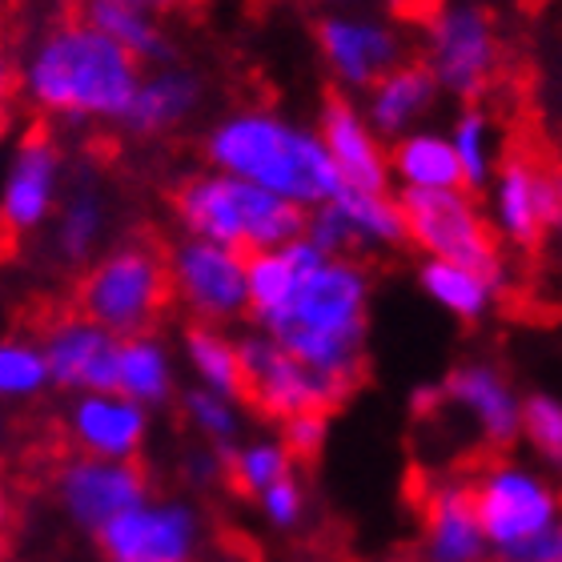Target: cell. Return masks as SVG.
<instances>
[{
  "label": "cell",
  "instance_id": "9c48e42d",
  "mask_svg": "<svg viewBox=\"0 0 562 562\" xmlns=\"http://www.w3.org/2000/svg\"><path fill=\"white\" fill-rule=\"evenodd\" d=\"M165 278L169 297L198 317V326H225L246 314V254L237 249L186 237L165 261Z\"/></svg>",
  "mask_w": 562,
  "mask_h": 562
},
{
  "label": "cell",
  "instance_id": "83f0119b",
  "mask_svg": "<svg viewBox=\"0 0 562 562\" xmlns=\"http://www.w3.org/2000/svg\"><path fill=\"white\" fill-rule=\"evenodd\" d=\"M109 205L97 181H81L53 213V249L69 266H89L105 241Z\"/></svg>",
  "mask_w": 562,
  "mask_h": 562
},
{
  "label": "cell",
  "instance_id": "4316f807",
  "mask_svg": "<svg viewBox=\"0 0 562 562\" xmlns=\"http://www.w3.org/2000/svg\"><path fill=\"white\" fill-rule=\"evenodd\" d=\"M117 394H125L130 402L153 411L165 406L177 390V366L173 353L157 334H137V338H121L117 346Z\"/></svg>",
  "mask_w": 562,
  "mask_h": 562
},
{
  "label": "cell",
  "instance_id": "ba28073f",
  "mask_svg": "<svg viewBox=\"0 0 562 562\" xmlns=\"http://www.w3.org/2000/svg\"><path fill=\"white\" fill-rule=\"evenodd\" d=\"M442 93L479 101L503 69V45L491 12L479 4H442L426 24V60Z\"/></svg>",
  "mask_w": 562,
  "mask_h": 562
},
{
  "label": "cell",
  "instance_id": "d4e9b609",
  "mask_svg": "<svg viewBox=\"0 0 562 562\" xmlns=\"http://www.w3.org/2000/svg\"><path fill=\"white\" fill-rule=\"evenodd\" d=\"M418 285L442 314L458 317V322H479V317H486L494 310L498 293L506 290V278L503 273L454 266V261L426 258L418 266Z\"/></svg>",
  "mask_w": 562,
  "mask_h": 562
},
{
  "label": "cell",
  "instance_id": "7c38bea8",
  "mask_svg": "<svg viewBox=\"0 0 562 562\" xmlns=\"http://www.w3.org/2000/svg\"><path fill=\"white\" fill-rule=\"evenodd\" d=\"M201 515L181 498H140L97 530L109 562H193L201 554Z\"/></svg>",
  "mask_w": 562,
  "mask_h": 562
},
{
  "label": "cell",
  "instance_id": "d590c367",
  "mask_svg": "<svg viewBox=\"0 0 562 562\" xmlns=\"http://www.w3.org/2000/svg\"><path fill=\"white\" fill-rule=\"evenodd\" d=\"M326 438H329V414H322V411L293 414V418L281 422V446L290 450V458L322 454Z\"/></svg>",
  "mask_w": 562,
  "mask_h": 562
},
{
  "label": "cell",
  "instance_id": "52a82bcc",
  "mask_svg": "<svg viewBox=\"0 0 562 562\" xmlns=\"http://www.w3.org/2000/svg\"><path fill=\"white\" fill-rule=\"evenodd\" d=\"M406 241L434 261H454L470 270L503 273V249L474 193L446 189V193H398Z\"/></svg>",
  "mask_w": 562,
  "mask_h": 562
},
{
  "label": "cell",
  "instance_id": "2e32d148",
  "mask_svg": "<svg viewBox=\"0 0 562 562\" xmlns=\"http://www.w3.org/2000/svg\"><path fill=\"white\" fill-rule=\"evenodd\" d=\"M438 406H450L470 422L479 442L491 450H506L518 442V418H522V398L515 382L494 362H462L454 366L446 382L438 386Z\"/></svg>",
  "mask_w": 562,
  "mask_h": 562
},
{
  "label": "cell",
  "instance_id": "44dd1931",
  "mask_svg": "<svg viewBox=\"0 0 562 562\" xmlns=\"http://www.w3.org/2000/svg\"><path fill=\"white\" fill-rule=\"evenodd\" d=\"M438 97L442 89L422 60H398L366 89L362 117L378 137H402V133L422 130V121L438 109Z\"/></svg>",
  "mask_w": 562,
  "mask_h": 562
},
{
  "label": "cell",
  "instance_id": "603a6c76",
  "mask_svg": "<svg viewBox=\"0 0 562 562\" xmlns=\"http://www.w3.org/2000/svg\"><path fill=\"white\" fill-rule=\"evenodd\" d=\"M201 105V77L181 69V65H157L140 72L137 93L125 113V130L137 137H161V133L186 125Z\"/></svg>",
  "mask_w": 562,
  "mask_h": 562
},
{
  "label": "cell",
  "instance_id": "1f68e13d",
  "mask_svg": "<svg viewBox=\"0 0 562 562\" xmlns=\"http://www.w3.org/2000/svg\"><path fill=\"white\" fill-rule=\"evenodd\" d=\"M48 390V370L41 341L33 338H0V398L29 402Z\"/></svg>",
  "mask_w": 562,
  "mask_h": 562
},
{
  "label": "cell",
  "instance_id": "5b68a950",
  "mask_svg": "<svg viewBox=\"0 0 562 562\" xmlns=\"http://www.w3.org/2000/svg\"><path fill=\"white\" fill-rule=\"evenodd\" d=\"M173 210L186 237L237 254L281 249L305 234V210L217 169L186 177L173 193Z\"/></svg>",
  "mask_w": 562,
  "mask_h": 562
},
{
  "label": "cell",
  "instance_id": "8d00e7d4",
  "mask_svg": "<svg viewBox=\"0 0 562 562\" xmlns=\"http://www.w3.org/2000/svg\"><path fill=\"white\" fill-rule=\"evenodd\" d=\"M217 470H222V462H217V450H205V454L189 458V474H193L198 482H210Z\"/></svg>",
  "mask_w": 562,
  "mask_h": 562
},
{
  "label": "cell",
  "instance_id": "f35d334b",
  "mask_svg": "<svg viewBox=\"0 0 562 562\" xmlns=\"http://www.w3.org/2000/svg\"><path fill=\"white\" fill-rule=\"evenodd\" d=\"M9 85H12V65L4 57V48H0V97H9Z\"/></svg>",
  "mask_w": 562,
  "mask_h": 562
},
{
  "label": "cell",
  "instance_id": "ffe728a7",
  "mask_svg": "<svg viewBox=\"0 0 562 562\" xmlns=\"http://www.w3.org/2000/svg\"><path fill=\"white\" fill-rule=\"evenodd\" d=\"M422 562H491L479 515L470 503V486L458 479L438 482L422 503Z\"/></svg>",
  "mask_w": 562,
  "mask_h": 562
},
{
  "label": "cell",
  "instance_id": "f546056e",
  "mask_svg": "<svg viewBox=\"0 0 562 562\" xmlns=\"http://www.w3.org/2000/svg\"><path fill=\"white\" fill-rule=\"evenodd\" d=\"M450 149H454L458 173H462V189L467 193H482L491 186L494 169H498V133L486 109L470 105L454 117V130L446 133Z\"/></svg>",
  "mask_w": 562,
  "mask_h": 562
},
{
  "label": "cell",
  "instance_id": "7a4b0ae2",
  "mask_svg": "<svg viewBox=\"0 0 562 562\" xmlns=\"http://www.w3.org/2000/svg\"><path fill=\"white\" fill-rule=\"evenodd\" d=\"M140 65L77 16L36 36L21 65V93L36 113L69 125H121L140 85Z\"/></svg>",
  "mask_w": 562,
  "mask_h": 562
},
{
  "label": "cell",
  "instance_id": "74e56055",
  "mask_svg": "<svg viewBox=\"0 0 562 562\" xmlns=\"http://www.w3.org/2000/svg\"><path fill=\"white\" fill-rule=\"evenodd\" d=\"M402 9L411 12V16H422V12H438L446 4V0H398Z\"/></svg>",
  "mask_w": 562,
  "mask_h": 562
},
{
  "label": "cell",
  "instance_id": "8fae6325",
  "mask_svg": "<svg viewBox=\"0 0 562 562\" xmlns=\"http://www.w3.org/2000/svg\"><path fill=\"white\" fill-rule=\"evenodd\" d=\"M491 229L510 246L530 249L562 225L559 169L527 153H510L491 177Z\"/></svg>",
  "mask_w": 562,
  "mask_h": 562
},
{
  "label": "cell",
  "instance_id": "6da1fadb",
  "mask_svg": "<svg viewBox=\"0 0 562 562\" xmlns=\"http://www.w3.org/2000/svg\"><path fill=\"white\" fill-rule=\"evenodd\" d=\"M370 273L353 258H326L302 237V270L290 293L258 317L266 338L314 374L353 390L370 338Z\"/></svg>",
  "mask_w": 562,
  "mask_h": 562
},
{
  "label": "cell",
  "instance_id": "9a60e30c",
  "mask_svg": "<svg viewBox=\"0 0 562 562\" xmlns=\"http://www.w3.org/2000/svg\"><path fill=\"white\" fill-rule=\"evenodd\" d=\"M317 53L341 89L366 93L382 72L402 60V36L374 16L334 12L317 24Z\"/></svg>",
  "mask_w": 562,
  "mask_h": 562
},
{
  "label": "cell",
  "instance_id": "f1b7e54d",
  "mask_svg": "<svg viewBox=\"0 0 562 562\" xmlns=\"http://www.w3.org/2000/svg\"><path fill=\"white\" fill-rule=\"evenodd\" d=\"M186 362L198 378L201 390L225 394V398H241V353L237 341L222 326H193L186 334Z\"/></svg>",
  "mask_w": 562,
  "mask_h": 562
},
{
  "label": "cell",
  "instance_id": "836d02e7",
  "mask_svg": "<svg viewBox=\"0 0 562 562\" xmlns=\"http://www.w3.org/2000/svg\"><path fill=\"white\" fill-rule=\"evenodd\" d=\"M518 434L535 446V454L542 462H559L562 458V402L554 394H530L522 398V418H518Z\"/></svg>",
  "mask_w": 562,
  "mask_h": 562
},
{
  "label": "cell",
  "instance_id": "3957f363",
  "mask_svg": "<svg viewBox=\"0 0 562 562\" xmlns=\"http://www.w3.org/2000/svg\"><path fill=\"white\" fill-rule=\"evenodd\" d=\"M205 157L217 173L249 181L305 213L338 198L341 189L317 130L261 105L237 109L217 121L205 137Z\"/></svg>",
  "mask_w": 562,
  "mask_h": 562
},
{
  "label": "cell",
  "instance_id": "d6986e66",
  "mask_svg": "<svg viewBox=\"0 0 562 562\" xmlns=\"http://www.w3.org/2000/svg\"><path fill=\"white\" fill-rule=\"evenodd\" d=\"M317 137L326 145L329 165H334L341 189H374V193L390 189L386 145L366 125L362 109L353 105V101L329 97L326 105H322Z\"/></svg>",
  "mask_w": 562,
  "mask_h": 562
},
{
  "label": "cell",
  "instance_id": "b9f144b4",
  "mask_svg": "<svg viewBox=\"0 0 562 562\" xmlns=\"http://www.w3.org/2000/svg\"><path fill=\"white\" fill-rule=\"evenodd\" d=\"M0 442H4V414H0Z\"/></svg>",
  "mask_w": 562,
  "mask_h": 562
},
{
  "label": "cell",
  "instance_id": "cb8c5ba5",
  "mask_svg": "<svg viewBox=\"0 0 562 562\" xmlns=\"http://www.w3.org/2000/svg\"><path fill=\"white\" fill-rule=\"evenodd\" d=\"M390 181H398L402 193H446V189H462L454 149L446 133L434 130H411L394 137L386 149Z\"/></svg>",
  "mask_w": 562,
  "mask_h": 562
},
{
  "label": "cell",
  "instance_id": "ab89813d",
  "mask_svg": "<svg viewBox=\"0 0 562 562\" xmlns=\"http://www.w3.org/2000/svg\"><path fill=\"white\" fill-rule=\"evenodd\" d=\"M4 527H9V506H4V494H0V542H4Z\"/></svg>",
  "mask_w": 562,
  "mask_h": 562
},
{
  "label": "cell",
  "instance_id": "e575fe53",
  "mask_svg": "<svg viewBox=\"0 0 562 562\" xmlns=\"http://www.w3.org/2000/svg\"><path fill=\"white\" fill-rule=\"evenodd\" d=\"M258 503H261V515H266V522L278 530H290L297 527L305 518V491H302V482L293 479H281L273 482L270 491H261L258 494Z\"/></svg>",
  "mask_w": 562,
  "mask_h": 562
},
{
  "label": "cell",
  "instance_id": "8992f818",
  "mask_svg": "<svg viewBox=\"0 0 562 562\" xmlns=\"http://www.w3.org/2000/svg\"><path fill=\"white\" fill-rule=\"evenodd\" d=\"M77 302H81V314L109 329L113 338L153 334L165 302H169L165 258L149 241H121L109 254L89 261Z\"/></svg>",
  "mask_w": 562,
  "mask_h": 562
},
{
  "label": "cell",
  "instance_id": "4fadbf2b",
  "mask_svg": "<svg viewBox=\"0 0 562 562\" xmlns=\"http://www.w3.org/2000/svg\"><path fill=\"white\" fill-rule=\"evenodd\" d=\"M65 189V153L45 137H24L9 157L0 181V229L9 237L41 234L60 205Z\"/></svg>",
  "mask_w": 562,
  "mask_h": 562
},
{
  "label": "cell",
  "instance_id": "30bf717a",
  "mask_svg": "<svg viewBox=\"0 0 562 562\" xmlns=\"http://www.w3.org/2000/svg\"><path fill=\"white\" fill-rule=\"evenodd\" d=\"M237 353H241V394L278 422L310 411L329 414L350 398V390L314 374L266 334H249L246 341H237Z\"/></svg>",
  "mask_w": 562,
  "mask_h": 562
},
{
  "label": "cell",
  "instance_id": "e0dca14e",
  "mask_svg": "<svg viewBox=\"0 0 562 562\" xmlns=\"http://www.w3.org/2000/svg\"><path fill=\"white\" fill-rule=\"evenodd\" d=\"M117 346L121 338H113L109 329H101L85 314L57 317L41 338L48 386H60L69 394L113 390V382H117Z\"/></svg>",
  "mask_w": 562,
  "mask_h": 562
},
{
  "label": "cell",
  "instance_id": "7402d4cb",
  "mask_svg": "<svg viewBox=\"0 0 562 562\" xmlns=\"http://www.w3.org/2000/svg\"><path fill=\"white\" fill-rule=\"evenodd\" d=\"M169 0H81V21L125 48L140 69L165 65L173 45L161 29V9Z\"/></svg>",
  "mask_w": 562,
  "mask_h": 562
},
{
  "label": "cell",
  "instance_id": "4dcf8cb0",
  "mask_svg": "<svg viewBox=\"0 0 562 562\" xmlns=\"http://www.w3.org/2000/svg\"><path fill=\"white\" fill-rule=\"evenodd\" d=\"M229 479H234L237 491H246L258 498L261 491H270L273 482L290 479L293 474V458L290 450L281 446V438H249L229 454L225 462Z\"/></svg>",
  "mask_w": 562,
  "mask_h": 562
},
{
  "label": "cell",
  "instance_id": "277c9868",
  "mask_svg": "<svg viewBox=\"0 0 562 562\" xmlns=\"http://www.w3.org/2000/svg\"><path fill=\"white\" fill-rule=\"evenodd\" d=\"M467 486L494 562H562L559 491L539 467L503 458Z\"/></svg>",
  "mask_w": 562,
  "mask_h": 562
},
{
  "label": "cell",
  "instance_id": "60d3db41",
  "mask_svg": "<svg viewBox=\"0 0 562 562\" xmlns=\"http://www.w3.org/2000/svg\"><path fill=\"white\" fill-rule=\"evenodd\" d=\"M4 121H9V97H0V133H4Z\"/></svg>",
  "mask_w": 562,
  "mask_h": 562
},
{
  "label": "cell",
  "instance_id": "484cf974",
  "mask_svg": "<svg viewBox=\"0 0 562 562\" xmlns=\"http://www.w3.org/2000/svg\"><path fill=\"white\" fill-rule=\"evenodd\" d=\"M338 217L346 246L353 249H394L406 241V222H402L398 198H390V189H338V198L326 201Z\"/></svg>",
  "mask_w": 562,
  "mask_h": 562
},
{
  "label": "cell",
  "instance_id": "5bb4252c",
  "mask_svg": "<svg viewBox=\"0 0 562 562\" xmlns=\"http://www.w3.org/2000/svg\"><path fill=\"white\" fill-rule=\"evenodd\" d=\"M57 498L65 515L85 530L109 527L140 498H149V479L137 462H109V458H69L57 474Z\"/></svg>",
  "mask_w": 562,
  "mask_h": 562
},
{
  "label": "cell",
  "instance_id": "ac0fdd59",
  "mask_svg": "<svg viewBox=\"0 0 562 562\" xmlns=\"http://www.w3.org/2000/svg\"><path fill=\"white\" fill-rule=\"evenodd\" d=\"M65 430L85 458H109V462H137L149 442V411L130 402L117 390L97 394H72Z\"/></svg>",
  "mask_w": 562,
  "mask_h": 562
},
{
  "label": "cell",
  "instance_id": "d6a6232c",
  "mask_svg": "<svg viewBox=\"0 0 562 562\" xmlns=\"http://www.w3.org/2000/svg\"><path fill=\"white\" fill-rule=\"evenodd\" d=\"M181 406H186L189 426H193L213 450H229V446L241 438V406H237V398H225V394L193 386Z\"/></svg>",
  "mask_w": 562,
  "mask_h": 562
}]
</instances>
